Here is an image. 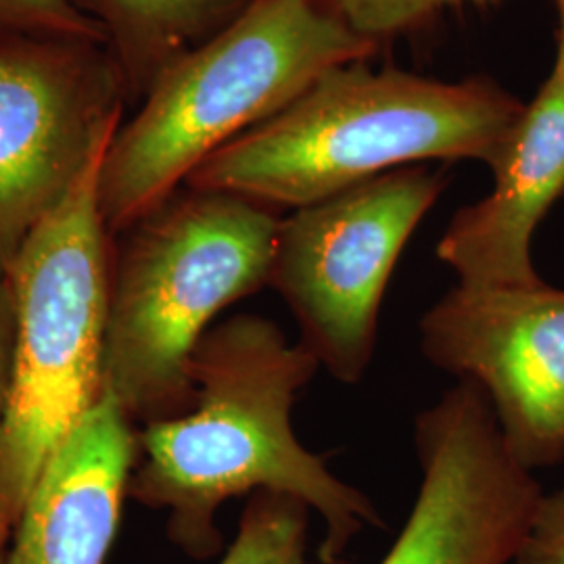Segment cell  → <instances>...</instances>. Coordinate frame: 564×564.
Returning a JSON list of instances; mask_svg holds the SVG:
<instances>
[{
    "mask_svg": "<svg viewBox=\"0 0 564 564\" xmlns=\"http://www.w3.org/2000/svg\"><path fill=\"white\" fill-rule=\"evenodd\" d=\"M321 366L302 343L258 314L212 326L193 354L195 402L142 424L128 498L167 512V538L195 561L223 550L218 512L230 498L279 491L324 523L318 563L343 558L364 527H383L375 505L297 440L291 412Z\"/></svg>",
    "mask_w": 564,
    "mask_h": 564,
    "instance_id": "6da1fadb",
    "label": "cell"
},
{
    "mask_svg": "<svg viewBox=\"0 0 564 564\" xmlns=\"http://www.w3.org/2000/svg\"><path fill=\"white\" fill-rule=\"evenodd\" d=\"M523 109L487 78L431 80L351 61L224 144L184 184L297 209L405 165H489Z\"/></svg>",
    "mask_w": 564,
    "mask_h": 564,
    "instance_id": "7a4b0ae2",
    "label": "cell"
},
{
    "mask_svg": "<svg viewBox=\"0 0 564 564\" xmlns=\"http://www.w3.org/2000/svg\"><path fill=\"white\" fill-rule=\"evenodd\" d=\"M377 46L321 0H249L237 20L174 61L118 128L99 178L111 235L160 207L209 155L276 116L324 72L370 59Z\"/></svg>",
    "mask_w": 564,
    "mask_h": 564,
    "instance_id": "3957f363",
    "label": "cell"
},
{
    "mask_svg": "<svg viewBox=\"0 0 564 564\" xmlns=\"http://www.w3.org/2000/svg\"><path fill=\"white\" fill-rule=\"evenodd\" d=\"M281 220L274 207L184 184L118 235L105 393L132 423L193 408V354L223 310L268 286Z\"/></svg>",
    "mask_w": 564,
    "mask_h": 564,
    "instance_id": "277c9868",
    "label": "cell"
},
{
    "mask_svg": "<svg viewBox=\"0 0 564 564\" xmlns=\"http://www.w3.org/2000/svg\"><path fill=\"white\" fill-rule=\"evenodd\" d=\"M107 149L25 237L4 276L15 347L0 429V561L46 464L105 395L116 247L99 195Z\"/></svg>",
    "mask_w": 564,
    "mask_h": 564,
    "instance_id": "5b68a950",
    "label": "cell"
},
{
    "mask_svg": "<svg viewBox=\"0 0 564 564\" xmlns=\"http://www.w3.org/2000/svg\"><path fill=\"white\" fill-rule=\"evenodd\" d=\"M445 184L440 170L405 165L282 218L268 286L337 381L358 384L368 372L393 268Z\"/></svg>",
    "mask_w": 564,
    "mask_h": 564,
    "instance_id": "8992f818",
    "label": "cell"
},
{
    "mask_svg": "<svg viewBox=\"0 0 564 564\" xmlns=\"http://www.w3.org/2000/svg\"><path fill=\"white\" fill-rule=\"evenodd\" d=\"M126 102L105 44L0 41V279L111 144Z\"/></svg>",
    "mask_w": 564,
    "mask_h": 564,
    "instance_id": "52a82bcc",
    "label": "cell"
},
{
    "mask_svg": "<svg viewBox=\"0 0 564 564\" xmlns=\"http://www.w3.org/2000/svg\"><path fill=\"white\" fill-rule=\"evenodd\" d=\"M419 328L429 362L484 391L524 468L563 463L564 289L458 282Z\"/></svg>",
    "mask_w": 564,
    "mask_h": 564,
    "instance_id": "ba28073f",
    "label": "cell"
},
{
    "mask_svg": "<svg viewBox=\"0 0 564 564\" xmlns=\"http://www.w3.org/2000/svg\"><path fill=\"white\" fill-rule=\"evenodd\" d=\"M423 481L381 564H514L544 489L484 391L458 381L414 423Z\"/></svg>",
    "mask_w": 564,
    "mask_h": 564,
    "instance_id": "9c48e42d",
    "label": "cell"
},
{
    "mask_svg": "<svg viewBox=\"0 0 564 564\" xmlns=\"http://www.w3.org/2000/svg\"><path fill=\"white\" fill-rule=\"evenodd\" d=\"M494 191L463 207L437 245L460 284L512 286L542 281L531 239L564 195V84L552 72L489 162Z\"/></svg>",
    "mask_w": 564,
    "mask_h": 564,
    "instance_id": "30bf717a",
    "label": "cell"
},
{
    "mask_svg": "<svg viewBox=\"0 0 564 564\" xmlns=\"http://www.w3.org/2000/svg\"><path fill=\"white\" fill-rule=\"evenodd\" d=\"M139 431L109 393L61 445L0 564H105L120 531Z\"/></svg>",
    "mask_w": 564,
    "mask_h": 564,
    "instance_id": "8fae6325",
    "label": "cell"
},
{
    "mask_svg": "<svg viewBox=\"0 0 564 564\" xmlns=\"http://www.w3.org/2000/svg\"><path fill=\"white\" fill-rule=\"evenodd\" d=\"M128 101H142L163 72L237 20L249 0H86Z\"/></svg>",
    "mask_w": 564,
    "mask_h": 564,
    "instance_id": "7c38bea8",
    "label": "cell"
},
{
    "mask_svg": "<svg viewBox=\"0 0 564 564\" xmlns=\"http://www.w3.org/2000/svg\"><path fill=\"white\" fill-rule=\"evenodd\" d=\"M310 512L312 508L293 496L263 489L251 494L237 538L220 564H312L307 558ZM328 564L354 563L339 558Z\"/></svg>",
    "mask_w": 564,
    "mask_h": 564,
    "instance_id": "4fadbf2b",
    "label": "cell"
},
{
    "mask_svg": "<svg viewBox=\"0 0 564 564\" xmlns=\"http://www.w3.org/2000/svg\"><path fill=\"white\" fill-rule=\"evenodd\" d=\"M494 2L500 0H321L330 15L375 44L408 34L435 20L445 9Z\"/></svg>",
    "mask_w": 564,
    "mask_h": 564,
    "instance_id": "5bb4252c",
    "label": "cell"
},
{
    "mask_svg": "<svg viewBox=\"0 0 564 564\" xmlns=\"http://www.w3.org/2000/svg\"><path fill=\"white\" fill-rule=\"evenodd\" d=\"M65 39L107 46L101 23L78 0H0V41Z\"/></svg>",
    "mask_w": 564,
    "mask_h": 564,
    "instance_id": "9a60e30c",
    "label": "cell"
},
{
    "mask_svg": "<svg viewBox=\"0 0 564 564\" xmlns=\"http://www.w3.org/2000/svg\"><path fill=\"white\" fill-rule=\"evenodd\" d=\"M514 564H564V487L544 494Z\"/></svg>",
    "mask_w": 564,
    "mask_h": 564,
    "instance_id": "2e32d148",
    "label": "cell"
},
{
    "mask_svg": "<svg viewBox=\"0 0 564 564\" xmlns=\"http://www.w3.org/2000/svg\"><path fill=\"white\" fill-rule=\"evenodd\" d=\"M13 347H15V312L13 297L7 279H0V429L4 421V410L11 387L13 368Z\"/></svg>",
    "mask_w": 564,
    "mask_h": 564,
    "instance_id": "e0dca14e",
    "label": "cell"
},
{
    "mask_svg": "<svg viewBox=\"0 0 564 564\" xmlns=\"http://www.w3.org/2000/svg\"><path fill=\"white\" fill-rule=\"evenodd\" d=\"M556 13V63H554V74L561 78L564 84V0H550Z\"/></svg>",
    "mask_w": 564,
    "mask_h": 564,
    "instance_id": "ac0fdd59",
    "label": "cell"
}]
</instances>
